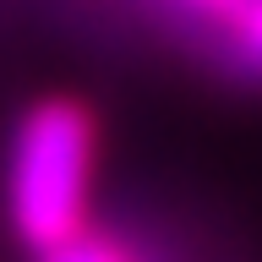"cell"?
Returning a JSON list of instances; mask_svg holds the SVG:
<instances>
[{
  "mask_svg": "<svg viewBox=\"0 0 262 262\" xmlns=\"http://www.w3.org/2000/svg\"><path fill=\"white\" fill-rule=\"evenodd\" d=\"M98 126L82 98L49 93L22 110L6 153V219L28 251L71 241L88 229Z\"/></svg>",
  "mask_w": 262,
  "mask_h": 262,
  "instance_id": "obj_1",
  "label": "cell"
},
{
  "mask_svg": "<svg viewBox=\"0 0 262 262\" xmlns=\"http://www.w3.org/2000/svg\"><path fill=\"white\" fill-rule=\"evenodd\" d=\"M38 262H137V251H131L120 235H104V229L88 224L82 235H71V241L38 251Z\"/></svg>",
  "mask_w": 262,
  "mask_h": 262,
  "instance_id": "obj_2",
  "label": "cell"
},
{
  "mask_svg": "<svg viewBox=\"0 0 262 262\" xmlns=\"http://www.w3.org/2000/svg\"><path fill=\"white\" fill-rule=\"evenodd\" d=\"M224 55H229L235 71L262 77V0H251V6L224 28Z\"/></svg>",
  "mask_w": 262,
  "mask_h": 262,
  "instance_id": "obj_3",
  "label": "cell"
},
{
  "mask_svg": "<svg viewBox=\"0 0 262 262\" xmlns=\"http://www.w3.org/2000/svg\"><path fill=\"white\" fill-rule=\"evenodd\" d=\"M175 11H186L191 22H202V28H229L235 16L251 6V0H169Z\"/></svg>",
  "mask_w": 262,
  "mask_h": 262,
  "instance_id": "obj_4",
  "label": "cell"
}]
</instances>
